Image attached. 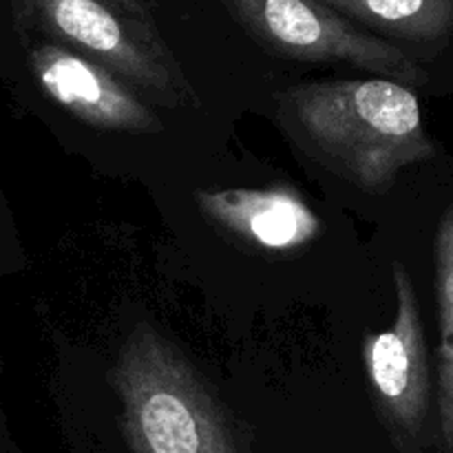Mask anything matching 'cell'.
Instances as JSON below:
<instances>
[{"mask_svg":"<svg viewBox=\"0 0 453 453\" xmlns=\"http://www.w3.org/2000/svg\"><path fill=\"white\" fill-rule=\"evenodd\" d=\"M274 100L286 135L365 193H388L403 168L436 155L418 97L392 80L301 82Z\"/></svg>","mask_w":453,"mask_h":453,"instance_id":"obj_1","label":"cell"},{"mask_svg":"<svg viewBox=\"0 0 453 453\" xmlns=\"http://www.w3.org/2000/svg\"><path fill=\"white\" fill-rule=\"evenodd\" d=\"M259 47L301 62H345L407 88L427 73L389 40L372 35L317 0H219Z\"/></svg>","mask_w":453,"mask_h":453,"instance_id":"obj_3","label":"cell"},{"mask_svg":"<svg viewBox=\"0 0 453 453\" xmlns=\"http://www.w3.org/2000/svg\"><path fill=\"white\" fill-rule=\"evenodd\" d=\"M106 3L118 9L119 13H124L127 18H131L133 22H140V25L149 27V29H157L153 20V13H150L149 0H106Z\"/></svg>","mask_w":453,"mask_h":453,"instance_id":"obj_10","label":"cell"},{"mask_svg":"<svg viewBox=\"0 0 453 453\" xmlns=\"http://www.w3.org/2000/svg\"><path fill=\"white\" fill-rule=\"evenodd\" d=\"M195 202L212 224L259 250L290 252L321 234L319 217L288 186L197 190Z\"/></svg>","mask_w":453,"mask_h":453,"instance_id":"obj_7","label":"cell"},{"mask_svg":"<svg viewBox=\"0 0 453 453\" xmlns=\"http://www.w3.org/2000/svg\"><path fill=\"white\" fill-rule=\"evenodd\" d=\"M111 380L133 453H250L197 367L155 327L127 336Z\"/></svg>","mask_w":453,"mask_h":453,"instance_id":"obj_2","label":"cell"},{"mask_svg":"<svg viewBox=\"0 0 453 453\" xmlns=\"http://www.w3.org/2000/svg\"><path fill=\"white\" fill-rule=\"evenodd\" d=\"M372 35L432 44L453 34V0H317Z\"/></svg>","mask_w":453,"mask_h":453,"instance_id":"obj_8","label":"cell"},{"mask_svg":"<svg viewBox=\"0 0 453 453\" xmlns=\"http://www.w3.org/2000/svg\"><path fill=\"white\" fill-rule=\"evenodd\" d=\"M396 319L388 330L372 332L363 343L372 401L401 453H423L432 407V374L423 319L410 273L394 261Z\"/></svg>","mask_w":453,"mask_h":453,"instance_id":"obj_5","label":"cell"},{"mask_svg":"<svg viewBox=\"0 0 453 453\" xmlns=\"http://www.w3.org/2000/svg\"><path fill=\"white\" fill-rule=\"evenodd\" d=\"M436 296L441 348H438V442L453 453V206L436 233Z\"/></svg>","mask_w":453,"mask_h":453,"instance_id":"obj_9","label":"cell"},{"mask_svg":"<svg viewBox=\"0 0 453 453\" xmlns=\"http://www.w3.org/2000/svg\"><path fill=\"white\" fill-rule=\"evenodd\" d=\"M29 66L44 96L88 127L122 133H159L164 128L157 113L127 82L71 49L56 42L35 44Z\"/></svg>","mask_w":453,"mask_h":453,"instance_id":"obj_6","label":"cell"},{"mask_svg":"<svg viewBox=\"0 0 453 453\" xmlns=\"http://www.w3.org/2000/svg\"><path fill=\"white\" fill-rule=\"evenodd\" d=\"M49 42L71 49L166 106L186 104L193 91L157 29L133 22L106 0H25Z\"/></svg>","mask_w":453,"mask_h":453,"instance_id":"obj_4","label":"cell"}]
</instances>
